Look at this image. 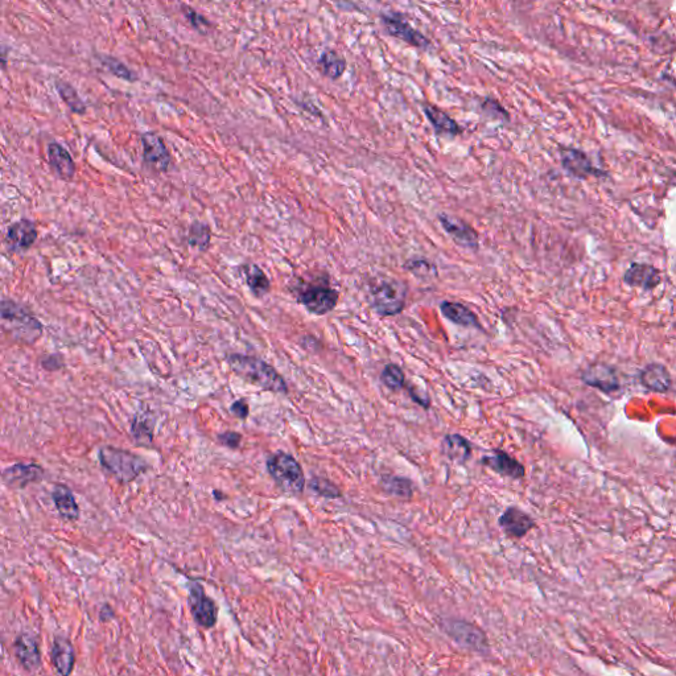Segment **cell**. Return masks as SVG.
Masks as SVG:
<instances>
[{"instance_id":"6da1fadb","label":"cell","mask_w":676,"mask_h":676,"mask_svg":"<svg viewBox=\"0 0 676 676\" xmlns=\"http://www.w3.org/2000/svg\"><path fill=\"white\" fill-rule=\"evenodd\" d=\"M230 369L238 377L247 382L253 383L258 387L276 393L287 394L288 387L281 374L275 370L267 362L250 356L243 354H230L228 357Z\"/></svg>"},{"instance_id":"7a4b0ae2","label":"cell","mask_w":676,"mask_h":676,"mask_svg":"<svg viewBox=\"0 0 676 676\" xmlns=\"http://www.w3.org/2000/svg\"><path fill=\"white\" fill-rule=\"evenodd\" d=\"M98 456L103 469L122 484L136 480L150 468L148 462L141 456L120 448L106 446L100 449Z\"/></svg>"},{"instance_id":"3957f363","label":"cell","mask_w":676,"mask_h":676,"mask_svg":"<svg viewBox=\"0 0 676 676\" xmlns=\"http://www.w3.org/2000/svg\"><path fill=\"white\" fill-rule=\"evenodd\" d=\"M1 321L3 329L22 343L33 344L42 333L40 321L13 300L4 299L1 301Z\"/></svg>"},{"instance_id":"277c9868","label":"cell","mask_w":676,"mask_h":676,"mask_svg":"<svg viewBox=\"0 0 676 676\" xmlns=\"http://www.w3.org/2000/svg\"><path fill=\"white\" fill-rule=\"evenodd\" d=\"M267 471L275 484L288 494H300L306 486V477L300 464L285 452H278L267 459Z\"/></svg>"},{"instance_id":"5b68a950","label":"cell","mask_w":676,"mask_h":676,"mask_svg":"<svg viewBox=\"0 0 676 676\" xmlns=\"http://www.w3.org/2000/svg\"><path fill=\"white\" fill-rule=\"evenodd\" d=\"M371 304L382 316L399 315L406 306V287L395 281H382L371 291Z\"/></svg>"},{"instance_id":"8992f818","label":"cell","mask_w":676,"mask_h":676,"mask_svg":"<svg viewBox=\"0 0 676 676\" xmlns=\"http://www.w3.org/2000/svg\"><path fill=\"white\" fill-rule=\"evenodd\" d=\"M297 300L308 312L322 316L336 308L338 292L327 284H312L299 291Z\"/></svg>"},{"instance_id":"52a82bcc","label":"cell","mask_w":676,"mask_h":676,"mask_svg":"<svg viewBox=\"0 0 676 676\" xmlns=\"http://www.w3.org/2000/svg\"><path fill=\"white\" fill-rule=\"evenodd\" d=\"M188 604L193 620L205 629L216 625L218 614L214 601L206 596L204 587L198 583H193L189 588Z\"/></svg>"},{"instance_id":"ba28073f","label":"cell","mask_w":676,"mask_h":676,"mask_svg":"<svg viewBox=\"0 0 676 676\" xmlns=\"http://www.w3.org/2000/svg\"><path fill=\"white\" fill-rule=\"evenodd\" d=\"M441 626L448 636H450L461 646L475 651H482L487 647V639L484 631L473 624L459 620H448Z\"/></svg>"},{"instance_id":"9c48e42d","label":"cell","mask_w":676,"mask_h":676,"mask_svg":"<svg viewBox=\"0 0 676 676\" xmlns=\"http://www.w3.org/2000/svg\"><path fill=\"white\" fill-rule=\"evenodd\" d=\"M141 143L144 163L159 172H166L171 164V155L162 136L156 132H146L141 135Z\"/></svg>"},{"instance_id":"30bf717a","label":"cell","mask_w":676,"mask_h":676,"mask_svg":"<svg viewBox=\"0 0 676 676\" xmlns=\"http://www.w3.org/2000/svg\"><path fill=\"white\" fill-rule=\"evenodd\" d=\"M382 23L384 28L387 29L388 35L394 38L403 40L409 42V45H414L420 49H427L430 47V40L420 33L418 29L407 23L406 20H402L396 15H383Z\"/></svg>"},{"instance_id":"8fae6325","label":"cell","mask_w":676,"mask_h":676,"mask_svg":"<svg viewBox=\"0 0 676 676\" xmlns=\"http://www.w3.org/2000/svg\"><path fill=\"white\" fill-rule=\"evenodd\" d=\"M38 239V230L35 222L29 219H20L13 223L6 234V244L10 251L22 253L32 247Z\"/></svg>"},{"instance_id":"7c38bea8","label":"cell","mask_w":676,"mask_h":676,"mask_svg":"<svg viewBox=\"0 0 676 676\" xmlns=\"http://www.w3.org/2000/svg\"><path fill=\"white\" fill-rule=\"evenodd\" d=\"M13 649L17 661L23 666L24 670L29 673L38 671L41 666V655H40L38 640L33 634L26 631L19 634V637L13 643Z\"/></svg>"},{"instance_id":"4fadbf2b","label":"cell","mask_w":676,"mask_h":676,"mask_svg":"<svg viewBox=\"0 0 676 676\" xmlns=\"http://www.w3.org/2000/svg\"><path fill=\"white\" fill-rule=\"evenodd\" d=\"M499 526L508 535L519 539L527 535L528 531L534 528L535 521L527 512L515 506H511L501 515Z\"/></svg>"},{"instance_id":"5bb4252c","label":"cell","mask_w":676,"mask_h":676,"mask_svg":"<svg viewBox=\"0 0 676 676\" xmlns=\"http://www.w3.org/2000/svg\"><path fill=\"white\" fill-rule=\"evenodd\" d=\"M439 221L444 230L452 237V239L459 246L466 249L478 247V235L472 226H469L461 219L448 214H439Z\"/></svg>"},{"instance_id":"9a60e30c","label":"cell","mask_w":676,"mask_h":676,"mask_svg":"<svg viewBox=\"0 0 676 676\" xmlns=\"http://www.w3.org/2000/svg\"><path fill=\"white\" fill-rule=\"evenodd\" d=\"M42 468L33 462H17L3 472V481L10 487H26L42 478Z\"/></svg>"},{"instance_id":"2e32d148","label":"cell","mask_w":676,"mask_h":676,"mask_svg":"<svg viewBox=\"0 0 676 676\" xmlns=\"http://www.w3.org/2000/svg\"><path fill=\"white\" fill-rule=\"evenodd\" d=\"M481 462L498 474L503 477L515 478V480L524 478L526 473L524 465L519 461L511 457L510 455H508L505 450H501V449L493 450V453L485 456L481 459Z\"/></svg>"},{"instance_id":"e0dca14e","label":"cell","mask_w":676,"mask_h":676,"mask_svg":"<svg viewBox=\"0 0 676 676\" xmlns=\"http://www.w3.org/2000/svg\"><path fill=\"white\" fill-rule=\"evenodd\" d=\"M52 663L60 675L72 674L76 663V651L69 639L56 637L51 651Z\"/></svg>"},{"instance_id":"ac0fdd59","label":"cell","mask_w":676,"mask_h":676,"mask_svg":"<svg viewBox=\"0 0 676 676\" xmlns=\"http://www.w3.org/2000/svg\"><path fill=\"white\" fill-rule=\"evenodd\" d=\"M48 160L53 173L58 179L70 181L76 175V164L70 153L58 143H51L48 146Z\"/></svg>"},{"instance_id":"d6986e66","label":"cell","mask_w":676,"mask_h":676,"mask_svg":"<svg viewBox=\"0 0 676 676\" xmlns=\"http://www.w3.org/2000/svg\"><path fill=\"white\" fill-rule=\"evenodd\" d=\"M52 497L58 514L66 521H77L79 518V508L76 497L68 486H56L52 492Z\"/></svg>"},{"instance_id":"ffe728a7","label":"cell","mask_w":676,"mask_h":676,"mask_svg":"<svg viewBox=\"0 0 676 676\" xmlns=\"http://www.w3.org/2000/svg\"><path fill=\"white\" fill-rule=\"evenodd\" d=\"M156 420L150 411H139L131 423V434L138 446L147 447L152 443Z\"/></svg>"},{"instance_id":"44dd1931","label":"cell","mask_w":676,"mask_h":676,"mask_svg":"<svg viewBox=\"0 0 676 676\" xmlns=\"http://www.w3.org/2000/svg\"><path fill=\"white\" fill-rule=\"evenodd\" d=\"M423 110H424L425 116L428 118V120L431 122V125L434 126V129L439 134H446V135H450V136H456V135L461 134L462 129L457 125V122L455 119H452L449 115L446 114L443 110L437 109L434 104H424Z\"/></svg>"},{"instance_id":"7402d4cb","label":"cell","mask_w":676,"mask_h":676,"mask_svg":"<svg viewBox=\"0 0 676 676\" xmlns=\"http://www.w3.org/2000/svg\"><path fill=\"white\" fill-rule=\"evenodd\" d=\"M583 378L588 384L593 387H599L604 391H612L618 387V381H617V377L614 375V371L605 365L590 366L584 372Z\"/></svg>"},{"instance_id":"603a6c76","label":"cell","mask_w":676,"mask_h":676,"mask_svg":"<svg viewBox=\"0 0 676 676\" xmlns=\"http://www.w3.org/2000/svg\"><path fill=\"white\" fill-rule=\"evenodd\" d=\"M440 309L448 320L453 321L457 325L468 327V328H480L477 316L473 313L469 308H466L461 303L444 301L440 306Z\"/></svg>"},{"instance_id":"cb8c5ba5","label":"cell","mask_w":676,"mask_h":676,"mask_svg":"<svg viewBox=\"0 0 676 676\" xmlns=\"http://www.w3.org/2000/svg\"><path fill=\"white\" fill-rule=\"evenodd\" d=\"M239 271L244 278L247 287L256 297H262L269 292L271 283L265 271L260 269V267H258L256 265H244L239 267Z\"/></svg>"},{"instance_id":"d4e9b609","label":"cell","mask_w":676,"mask_h":676,"mask_svg":"<svg viewBox=\"0 0 676 676\" xmlns=\"http://www.w3.org/2000/svg\"><path fill=\"white\" fill-rule=\"evenodd\" d=\"M661 281L659 274L655 268L645 265H633L627 269L625 281L630 285H637L646 290L655 287Z\"/></svg>"},{"instance_id":"484cf974","label":"cell","mask_w":676,"mask_h":676,"mask_svg":"<svg viewBox=\"0 0 676 676\" xmlns=\"http://www.w3.org/2000/svg\"><path fill=\"white\" fill-rule=\"evenodd\" d=\"M443 449L448 457L459 464L466 462L472 456L471 443L459 434H448L443 441Z\"/></svg>"},{"instance_id":"4316f807","label":"cell","mask_w":676,"mask_h":676,"mask_svg":"<svg viewBox=\"0 0 676 676\" xmlns=\"http://www.w3.org/2000/svg\"><path fill=\"white\" fill-rule=\"evenodd\" d=\"M640 381L647 388H650L652 391H658V393L667 391L671 386L670 374L661 365L647 366L645 370L642 371Z\"/></svg>"},{"instance_id":"83f0119b","label":"cell","mask_w":676,"mask_h":676,"mask_svg":"<svg viewBox=\"0 0 676 676\" xmlns=\"http://www.w3.org/2000/svg\"><path fill=\"white\" fill-rule=\"evenodd\" d=\"M320 69L331 79H337L344 74L346 70V61L337 52L325 51L319 58Z\"/></svg>"},{"instance_id":"f1b7e54d","label":"cell","mask_w":676,"mask_h":676,"mask_svg":"<svg viewBox=\"0 0 676 676\" xmlns=\"http://www.w3.org/2000/svg\"><path fill=\"white\" fill-rule=\"evenodd\" d=\"M563 164L571 173H574V176H585L587 173L592 172V168L585 155L574 150H568L563 152Z\"/></svg>"},{"instance_id":"f546056e","label":"cell","mask_w":676,"mask_h":676,"mask_svg":"<svg viewBox=\"0 0 676 676\" xmlns=\"http://www.w3.org/2000/svg\"><path fill=\"white\" fill-rule=\"evenodd\" d=\"M56 89L58 91L61 100L66 103V106L72 110V113L84 115L86 113V104L78 95L77 90L70 86L68 82H57Z\"/></svg>"},{"instance_id":"4dcf8cb0","label":"cell","mask_w":676,"mask_h":676,"mask_svg":"<svg viewBox=\"0 0 676 676\" xmlns=\"http://www.w3.org/2000/svg\"><path fill=\"white\" fill-rule=\"evenodd\" d=\"M383 489L396 497L409 498L412 496L414 487L412 482L403 478V477H394V475H384L382 478Z\"/></svg>"},{"instance_id":"1f68e13d","label":"cell","mask_w":676,"mask_h":676,"mask_svg":"<svg viewBox=\"0 0 676 676\" xmlns=\"http://www.w3.org/2000/svg\"><path fill=\"white\" fill-rule=\"evenodd\" d=\"M210 228L201 222H194L189 228L188 242L193 247H198L200 250H206L210 244Z\"/></svg>"},{"instance_id":"d6a6232c","label":"cell","mask_w":676,"mask_h":676,"mask_svg":"<svg viewBox=\"0 0 676 676\" xmlns=\"http://www.w3.org/2000/svg\"><path fill=\"white\" fill-rule=\"evenodd\" d=\"M381 381L386 387H388L393 391H396V390L403 388L404 382H406V377H404L403 370L398 365L390 363L383 369Z\"/></svg>"},{"instance_id":"836d02e7","label":"cell","mask_w":676,"mask_h":676,"mask_svg":"<svg viewBox=\"0 0 676 676\" xmlns=\"http://www.w3.org/2000/svg\"><path fill=\"white\" fill-rule=\"evenodd\" d=\"M102 64L107 70L114 74L115 77L127 81V82H135L138 81V76L135 72H132L129 68L123 64L122 61L116 60L114 57H103Z\"/></svg>"},{"instance_id":"e575fe53","label":"cell","mask_w":676,"mask_h":676,"mask_svg":"<svg viewBox=\"0 0 676 676\" xmlns=\"http://www.w3.org/2000/svg\"><path fill=\"white\" fill-rule=\"evenodd\" d=\"M309 487L317 493L319 496H322L325 498H340L341 497V490L337 487V486L329 482L328 480H324V478H319V477H315L313 480H311L309 482Z\"/></svg>"},{"instance_id":"d590c367","label":"cell","mask_w":676,"mask_h":676,"mask_svg":"<svg viewBox=\"0 0 676 676\" xmlns=\"http://www.w3.org/2000/svg\"><path fill=\"white\" fill-rule=\"evenodd\" d=\"M184 13H185L187 19L189 20L191 26H193L194 29H197L200 33H206L205 31H206L207 28H210V23H209V22L205 19L203 15L196 13L193 8L185 7V11H184Z\"/></svg>"},{"instance_id":"8d00e7d4","label":"cell","mask_w":676,"mask_h":676,"mask_svg":"<svg viewBox=\"0 0 676 676\" xmlns=\"http://www.w3.org/2000/svg\"><path fill=\"white\" fill-rule=\"evenodd\" d=\"M218 441H219L222 446L230 448V449H237V448L241 446L242 436L238 434V432L228 431V432H223V434H218Z\"/></svg>"},{"instance_id":"74e56055","label":"cell","mask_w":676,"mask_h":676,"mask_svg":"<svg viewBox=\"0 0 676 676\" xmlns=\"http://www.w3.org/2000/svg\"><path fill=\"white\" fill-rule=\"evenodd\" d=\"M230 411L231 414L241 419V420H244L247 416H249V412H250V409H249V404L246 402V399H238L237 402H234L231 406H230Z\"/></svg>"},{"instance_id":"f35d334b","label":"cell","mask_w":676,"mask_h":676,"mask_svg":"<svg viewBox=\"0 0 676 676\" xmlns=\"http://www.w3.org/2000/svg\"><path fill=\"white\" fill-rule=\"evenodd\" d=\"M64 365V359L58 354H51L47 356L41 361V366L48 371H56L61 369Z\"/></svg>"},{"instance_id":"ab89813d","label":"cell","mask_w":676,"mask_h":676,"mask_svg":"<svg viewBox=\"0 0 676 676\" xmlns=\"http://www.w3.org/2000/svg\"><path fill=\"white\" fill-rule=\"evenodd\" d=\"M484 110L486 113L489 114L496 115L498 118H506L508 119V113L503 110V107L499 104V103L493 101V100H486L485 103L482 104Z\"/></svg>"},{"instance_id":"60d3db41","label":"cell","mask_w":676,"mask_h":676,"mask_svg":"<svg viewBox=\"0 0 676 676\" xmlns=\"http://www.w3.org/2000/svg\"><path fill=\"white\" fill-rule=\"evenodd\" d=\"M115 617L114 611L113 608L109 605V604H104L101 609V613H100V618L102 622H109L110 620H113Z\"/></svg>"},{"instance_id":"b9f144b4","label":"cell","mask_w":676,"mask_h":676,"mask_svg":"<svg viewBox=\"0 0 676 676\" xmlns=\"http://www.w3.org/2000/svg\"><path fill=\"white\" fill-rule=\"evenodd\" d=\"M214 496H216V499H218V501H221V499H225V498H226L225 497V494H221V493H218L217 490L214 492Z\"/></svg>"}]
</instances>
